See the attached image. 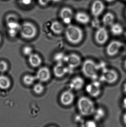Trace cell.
<instances>
[{
    "label": "cell",
    "mask_w": 126,
    "mask_h": 127,
    "mask_svg": "<svg viewBox=\"0 0 126 127\" xmlns=\"http://www.w3.org/2000/svg\"><path fill=\"white\" fill-rule=\"evenodd\" d=\"M28 57L29 63L32 67L36 68L41 65L42 59L38 54L33 53Z\"/></svg>",
    "instance_id": "e0dca14e"
},
{
    "label": "cell",
    "mask_w": 126,
    "mask_h": 127,
    "mask_svg": "<svg viewBox=\"0 0 126 127\" xmlns=\"http://www.w3.org/2000/svg\"><path fill=\"white\" fill-rule=\"evenodd\" d=\"M123 121L124 124L126 125V112L124 113L123 116Z\"/></svg>",
    "instance_id": "e575fe53"
},
{
    "label": "cell",
    "mask_w": 126,
    "mask_h": 127,
    "mask_svg": "<svg viewBox=\"0 0 126 127\" xmlns=\"http://www.w3.org/2000/svg\"><path fill=\"white\" fill-rule=\"evenodd\" d=\"M7 25L9 29H15L17 30H20L21 26L18 21H12L7 22Z\"/></svg>",
    "instance_id": "d4e9b609"
},
{
    "label": "cell",
    "mask_w": 126,
    "mask_h": 127,
    "mask_svg": "<svg viewBox=\"0 0 126 127\" xmlns=\"http://www.w3.org/2000/svg\"><path fill=\"white\" fill-rule=\"evenodd\" d=\"M32 48L29 46H24L22 49V53L25 56H29L33 53Z\"/></svg>",
    "instance_id": "484cf974"
},
{
    "label": "cell",
    "mask_w": 126,
    "mask_h": 127,
    "mask_svg": "<svg viewBox=\"0 0 126 127\" xmlns=\"http://www.w3.org/2000/svg\"><path fill=\"white\" fill-rule=\"evenodd\" d=\"M52 0H38V3L42 6H47Z\"/></svg>",
    "instance_id": "4dcf8cb0"
},
{
    "label": "cell",
    "mask_w": 126,
    "mask_h": 127,
    "mask_svg": "<svg viewBox=\"0 0 126 127\" xmlns=\"http://www.w3.org/2000/svg\"><path fill=\"white\" fill-rule=\"evenodd\" d=\"M1 35L0 34V44L1 42Z\"/></svg>",
    "instance_id": "ab89813d"
},
{
    "label": "cell",
    "mask_w": 126,
    "mask_h": 127,
    "mask_svg": "<svg viewBox=\"0 0 126 127\" xmlns=\"http://www.w3.org/2000/svg\"><path fill=\"white\" fill-rule=\"evenodd\" d=\"M35 76L37 80L41 83L47 82L51 78V72L49 68L44 66L38 70Z\"/></svg>",
    "instance_id": "7c38bea8"
},
{
    "label": "cell",
    "mask_w": 126,
    "mask_h": 127,
    "mask_svg": "<svg viewBox=\"0 0 126 127\" xmlns=\"http://www.w3.org/2000/svg\"><path fill=\"white\" fill-rule=\"evenodd\" d=\"M109 35L108 31L104 27H99L95 32V39L99 45L105 44L108 39Z\"/></svg>",
    "instance_id": "52a82bcc"
},
{
    "label": "cell",
    "mask_w": 126,
    "mask_h": 127,
    "mask_svg": "<svg viewBox=\"0 0 126 127\" xmlns=\"http://www.w3.org/2000/svg\"><path fill=\"white\" fill-rule=\"evenodd\" d=\"M115 16L112 13L108 12L103 16L102 22L105 26H111L114 23Z\"/></svg>",
    "instance_id": "d6986e66"
},
{
    "label": "cell",
    "mask_w": 126,
    "mask_h": 127,
    "mask_svg": "<svg viewBox=\"0 0 126 127\" xmlns=\"http://www.w3.org/2000/svg\"><path fill=\"white\" fill-rule=\"evenodd\" d=\"M123 0L125 1H126V0Z\"/></svg>",
    "instance_id": "7bdbcfd3"
},
{
    "label": "cell",
    "mask_w": 126,
    "mask_h": 127,
    "mask_svg": "<svg viewBox=\"0 0 126 127\" xmlns=\"http://www.w3.org/2000/svg\"><path fill=\"white\" fill-rule=\"evenodd\" d=\"M93 115L94 120L97 121H99L103 119L105 117L106 112L103 108L99 107L95 109Z\"/></svg>",
    "instance_id": "7402d4cb"
},
{
    "label": "cell",
    "mask_w": 126,
    "mask_h": 127,
    "mask_svg": "<svg viewBox=\"0 0 126 127\" xmlns=\"http://www.w3.org/2000/svg\"><path fill=\"white\" fill-rule=\"evenodd\" d=\"M100 68V65L93 60L87 59L84 62L82 65V72L87 77L95 80L97 77L98 72Z\"/></svg>",
    "instance_id": "3957f363"
},
{
    "label": "cell",
    "mask_w": 126,
    "mask_h": 127,
    "mask_svg": "<svg viewBox=\"0 0 126 127\" xmlns=\"http://www.w3.org/2000/svg\"><path fill=\"white\" fill-rule=\"evenodd\" d=\"M125 13H126V12H125Z\"/></svg>",
    "instance_id": "b9f144b4"
},
{
    "label": "cell",
    "mask_w": 126,
    "mask_h": 127,
    "mask_svg": "<svg viewBox=\"0 0 126 127\" xmlns=\"http://www.w3.org/2000/svg\"><path fill=\"white\" fill-rule=\"evenodd\" d=\"M50 29L55 34L59 35L63 32L64 28L63 25L60 22L55 21L51 24Z\"/></svg>",
    "instance_id": "ac0fdd59"
},
{
    "label": "cell",
    "mask_w": 126,
    "mask_h": 127,
    "mask_svg": "<svg viewBox=\"0 0 126 127\" xmlns=\"http://www.w3.org/2000/svg\"><path fill=\"white\" fill-rule=\"evenodd\" d=\"M123 106L124 108L126 110V97L124 98L123 100Z\"/></svg>",
    "instance_id": "836d02e7"
},
{
    "label": "cell",
    "mask_w": 126,
    "mask_h": 127,
    "mask_svg": "<svg viewBox=\"0 0 126 127\" xmlns=\"http://www.w3.org/2000/svg\"><path fill=\"white\" fill-rule=\"evenodd\" d=\"M124 67L125 68V69L126 70V60L124 62Z\"/></svg>",
    "instance_id": "f35d334b"
},
{
    "label": "cell",
    "mask_w": 126,
    "mask_h": 127,
    "mask_svg": "<svg viewBox=\"0 0 126 127\" xmlns=\"http://www.w3.org/2000/svg\"><path fill=\"white\" fill-rule=\"evenodd\" d=\"M21 3L24 5H29L32 3L33 0H20Z\"/></svg>",
    "instance_id": "d6a6232c"
},
{
    "label": "cell",
    "mask_w": 126,
    "mask_h": 127,
    "mask_svg": "<svg viewBox=\"0 0 126 127\" xmlns=\"http://www.w3.org/2000/svg\"><path fill=\"white\" fill-rule=\"evenodd\" d=\"M44 90V86L41 83H37L35 84L33 87V92L37 95H40L43 93Z\"/></svg>",
    "instance_id": "cb8c5ba5"
},
{
    "label": "cell",
    "mask_w": 126,
    "mask_h": 127,
    "mask_svg": "<svg viewBox=\"0 0 126 127\" xmlns=\"http://www.w3.org/2000/svg\"><path fill=\"white\" fill-rule=\"evenodd\" d=\"M75 19L77 22L82 24H87L90 21V16L83 12H78L77 13L75 16Z\"/></svg>",
    "instance_id": "2e32d148"
},
{
    "label": "cell",
    "mask_w": 126,
    "mask_h": 127,
    "mask_svg": "<svg viewBox=\"0 0 126 127\" xmlns=\"http://www.w3.org/2000/svg\"><path fill=\"white\" fill-rule=\"evenodd\" d=\"M64 62L68 66L70 69H73L78 67L81 62L80 57L76 54H70L65 56Z\"/></svg>",
    "instance_id": "8992f818"
},
{
    "label": "cell",
    "mask_w": 126,
    "mask_h": 127,
    "mask_svg": "<svg viewBox=\"0 0 126 127\" xmlns=\"http://www.w3.org/2000/svg\"><path fill=\"white\" fill-rule=\"evenodd\" d=\"M125 36H126V33H125Z\"/></svg>",
    "instance_id": "60d3db41"
},
{
    "label": "cell",
    "mask_w": 126,
    "mask_h": 127,
    "mask_svg": "<svg viewBox=\"0 0 126 127\" xmlns=\"http://www.w3.org/2000/svg\"><path fill=\"white\" fill-rule=\"evenodd\" d=\"M77 106L80 113L85 116L93 115L95 111L94 102L88 97L82 96L78 99Z\"/></svg>",
    "instance_id": "7a4b0ae2"
},
{
    "label": "cell",
    "mask_w": 126,
    "mask_h": 127,
    "mask_svg": "<svg viewBox=\"0 0 126 127\" xmlns=\"http://www.w3.org/2000/svg\"><path fill=\"white\" fill-rule=\"evenodd\" d=\"M65 56V55L62 53H58L56 54L54 56V59L57 63H62V62H64Z\"/></svg>",
    "instance_id": "83f0119b"
},
{
    "label": "cell",
    "mask_w": 126,
    "mask_h": 127,
    "mask_svg": "<svg viewBox=\"0 0 126 127\" xmlns=\"http://www.w3.org/2000/svg\"><path fill=\"white\" fill-rule=\"evenodd\" d=\"M11 81L7 76L0 75V89L3 90L8 89L11 86Z\"/></svg>",
    "instance_id": "ffe728a7"
},
{
    "label": "cell",
    "mask_w": 126,
    "mask_h": 127,
    "mask_svg": "<svg viewBox=\"0 0 126 127\" xmlns=\"http://www.w3.org/2000/svg\"><path fill=\"white\" fill-rule=\"evenodd\" d=\"M105 6L101 0H95L92 4L91 12L94 18H98L104 11Z\"/></svg>",
    "instance_id": "9c48e42d"
},
{
    "label": "cell",
    "mask_w": 126,
    "mask_h": 127,
    "mask_svg": "<svg viewBox=\"0 0 126 127\" xmlns=\"http://www.w3.org/2000/svg\"><path fill=\"white\" fill-rule=\"evenodd\" d=\"M118 78V74L115 70L106 68L103 69L100 77L101 81L112 84L116 82Z\"/></svg>",
    "instance_id": "5b68a950"
},
{
    "label": "cell",
    "mask_w": 126,
    "mask_h": 127,
    "mask_svg": "<svg viewBox=\"0 0 126 127\" xmlns=\"http://www.w3.org/2000/svg\"><path fill=\"white\" fill-rule=\"evenodd\" d=\"M106 1H107V2L108 3H112V2H114L115 0H104Z\"/></svg>",
    "instance_id": "8d00e7d4"
},
{
    "label": "cell",
    "mask_w": 126,
    "mask_h": 127,
    "mask_svg": "<svg viewBox=\"0 0 126 127\" xmlns=\"http://www.w3.org/2000/svg\"><path fill=\"white\" fill-rule=\"evenodd\" d=\"M9 68L8 64L4 60L0 61V72L3 73L8 70Z\"/></svg>",
    "instance_id": "4316f807"
},
{
    "label": "cell",
    "mask_w": 126,
    "mask_h": 127,
    "mask_svg": "<svg viewBox=\"0 0 126 127\" xmlns=\"http://www.w3.org/2000/svg\"><path fill=\"white\" fill-rule=\"evenodd\" d=\"M121 42L118 40L111 41L107 45L106 48V53L109 56L112 57L117 55L120 49L123 46Z\"/></svg>",
    "instance_id": "ba28073f"
},
{
    "label": "cell",
    "mask_w": 126,
    "mask_h": 127,
    "mask_svg": "<svg viewBox=\"0 0 126 127\" xmlns=\"http://www.w3.org/2000/svg\"></svg>",
    "instance_id": "ee69618b"
},
{
    "label": "cell",
    "mask_w": 126,
    "mask_h": 127,
    "mask_svg": "<svg viewBox=\"0 0 126 127\" xmlns=\"http://www.w3.org/2000/svg\"><path fill=\"white\" fill-rule=\"evenodd\" d=\"M86 91L91 97H98L101 93L100 84L96 81L89 84L86 87Z\"/></svg>",
    "instance_id": "8fae6325"
},
{
    "label": "cell",
    "mask_w": 126,
    "mask_h": 127,
    "mask_svg": "<svg viewBox=\"0 0 126 127\" xmlns=\"http://www.w3.org/2000/svg\"><path fill=\"white\" fill-rule=\"evenodd\" d=\"M74 100V95L72 92L70 90L64 91L61 95L60 101L64 106L71 105Z\"/></svg>",
    "instance_id": "4fadbf2b"
},
{
    "label": "cell",
    "mask_w": 126,
    "mask_h": 127,
    "mask_svg": "<svg viewBox=\"0 0 126 127\" xmlns=\"http://www.w3.org/2000/svg\"><path fill=\"white\" fill-rule=\"evenodd\" d=\"M69 69V67L65 66L62 63H58L53 68V73L55 77L60 78L68 73Z\"/></svg>",
    "instance_id": "5bb4252c"
},
{
    "label": "cell",
    "mask_w": 126,
    "mask_h": 127,
    "mask_svg": "<svg viewBox=\"0 0 126 127\" xmlns=\"http://www.w3.org/2000/svg\"><path fill=\"white\" fill-rule=\"evenodd\" d=\"M67 40L72 44H77L81 42L84 37L83 32L78 26L68 25L65 30Z\"/></svg>",
    "instance_id": "6da1fadb"
},
{
    "label": "cell",
    "mask_w": 126,
    "mask_h": 127,
    "mask_svg": "<svg viewBox=\"0 0 126 127\" xmlns=\"http://www.w3.org/2000/svg\"><path fill=\"white\" fill-rule=\"evenodd\" d=\"M110 27L111 32L114 35H120L123 32V28L120 24L114 23Z\"/></svg>",
    "instance_id": "44dd1931"
},
{
    "label": "cell",
    "mask_w": 126,
    "mask_h": 127,
    "mask_svg": "<svg viewBox=\"0 0 126 127\" xmlns=\"http://www.w3.org/2000/svg\"><path fill=\"white\" fill-rule=\"evenodd\" d=\"M84 84V81L81 77L76 76L72 79L69 83L71 89L79 90L82 89Z\"/></svg>",
    "instance_id": "9a60e30c"
},
{
    "label": "cell",
    "mask_w": 126,
    "mask_h": 127,
    "mask_svg": "<svg viewBox=\"0 0 126 127\" xmlns=\"http://www.w3.org/2000/svg\"><path fill=\"white\" fill-rule=\"evenodd\" d=\"M61 0H52V1H53L54 2H59V1H61Z\"/></svg>",
    "instance_id": "74e56055"
},
{
    "label": "cell",
    "mask_w": 126,
    "mask_h": 127,
    "mask_svg": "<svg viewBox=\"0 0 126 127\" xmlns=\"http://www.w3.org/2000/svg\"><path fill=\"white\" fill-rule=\"evenodd\" d=\"M59 16L64 24L69 25L73 18L74 13L73 10L71 8L64 7L60 10Z\"/></svg>",
    "instance_id": "30bf717a"
},
{
    "label": "cell",
    "mask_w": 126,
    "mask_h": 127,
    "mask_svg": "<svg viewBox=\"0 0 126 127\" xmlns=\"http://www.w3.org/2000/svg\"><path fill=\"white\" fill-rule=\"evenodd\" d=\"M7 22L12 21H18V18L14 14H9L7 16L6 19Z\"/></svg>",
    "instance_id": "f546056e"
},
{
    "label": "cell",
    "mask_w": 126,
    "mask_h": 127,
    "mask_svg": "<svg viewBox=\"0 0 126 127\" xmlns=\"http://www.w3.org/2000/svg\"><path fill=\"white\" fill-rule=\"evenodd\" d=\"M82 127H97L96 122L93 121H88L83 123Z\"/></svg>",
    "instance_id": "f1b7e54d"
},
{
    "label": "cell",
    "mask_w": 126,
    "mask_h": 127,
    "mask_svg": "<svg viewBox=\"0 0 126 127\" xmlns=\"http://www.w3.org/2000/svg\"><path fill=\"white\" fill-rule=\"evenodd\" d=\"M123 90L124 93H125V94L126 95V82L124 84V85Z\"/></svg>",
    "instance_id": "d590c367"
},
{
    "label": "cell",
    "mask_w": 126,
    "mask_h": 127,
    "mask_svg": "<svg viewBox=\"0 0 126 127\" xmlns=\"http://www.w3.org/2000/svg\"><path fill=\"white\" fill-rule=\"evenodd\" d=\"M20 34L23 38L30 40L36 37L37 32L35 25L29 22H25L21 25Z\"/></svg>",
    "instance_id": "277c9868"
},
{
    "label": "cell",
    "mask_w": 126,
    "mask_h": 127,
    "mask_svg": "<svg viewBox=\"0 0 126 127\" xmlns=\"http://www.w3.org/2000/svg\"><path fill=\"white\" fill-rule=\"evenodd\" d=\"M17 31L15 29H9L8 33L11 37H15L17 34Z\"/></svg>",
    "instance_id": "1f68e13d"
},
{
    "label": "cell",
    "mask_w": 126,
    "mask_h": 127,
    "mask_svg": "<svg viewBox=\"0 0 126 127\" xmlns=\"http://www.w3.org/2000/svg\"><path fill=\"white\" fill-rule=\"evenodd\" d=\"M35 75L31 74H26L23 78V81L24 84L27 86L32 85L36 80Z\"/></svg>",
    "instance_id": "603a6c76"
}]
</instances>
